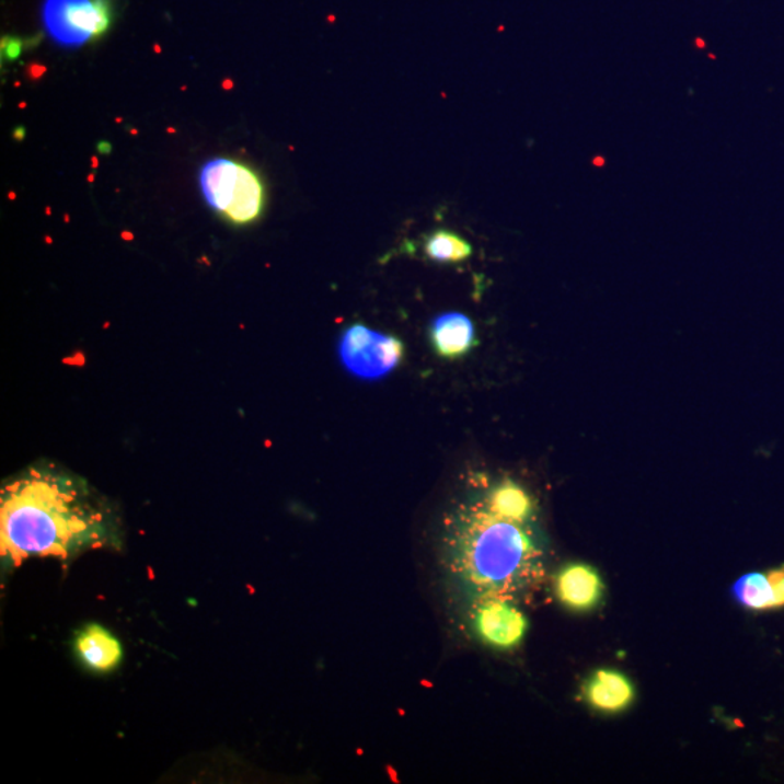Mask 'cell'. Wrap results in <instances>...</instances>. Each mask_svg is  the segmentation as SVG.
Masks as SVG:
<instances>
[{"instance_id": "obj_1", "label": "cell", "mask_w": 784, "mask_h": 784, "mask_svg": "<svg viewBox=\"0 0 784 784\" xmlns=\"http://www.w3.org/2000/svg\"><path fill=\"white\" fill-rule=\"evenodd\" d=\"M104 537L102 516L73 481L31 470L2 489L0 552L21 565L28 558H69Z\"/></svg>"}, {"instance_id": "obj_2", "label": "cell", "mask_w": 784, "mask_h": 784, "mask_svg": "<svg viewBox=\"0 0 784 784\" xmlns=\"http://www.w3.org/2000/svg\"><path fill=\"white\" fill-rule=\"evenodd\" d=\"M523 522L505 518L485 498L468 503L448 529L453 572L481 597H506L533 581L541 551Z\"/></svg>"}, {"instance_id": "obj_3", "label": "cell", "mask_w": 784, "mask_h": 784, "mask_svg": "<svg viewBox=\"0 0 784 784\" xmlns=\"http://www.w3.org/2000/svg\"><path fill=\"white\" fill-rule=\"evenodd\" d=\"M199 186L209 207L231 224H252L265 208V185L261 176L233 159L218 158L205 163Z\"/></svg>"}, {"instance_id": "obj_4", "label": "cell", "mask_w": 784, "mask_h": 784, "mask_svg": "<svg viewBox=\"0 0 784 784\" xmlns=\"http://www.w3.org/2000/svg\"><path fill=\"white\" fill-rule=\"evenodd\" d=\"M338 358L350 376L364 381L389 377L403 362L404 343L399 337L355 323L342 333Z\"/></svg>"}, {"instance_id": "obj_5", "label": "cell", "mask_w": 784, "mask_h": 784, "mask_svg": "<svg viewBox=\"0 0 784 784\" xmlns=\"http://www.w3.org/2000/svg\"><path fill=\"white\" fill-rule=\"evenodd\" d=\"M43 24L53 42L78 48L109 30V0H44Z\"/></svg>"}, {"instance_id": "obj_6", "label": "cell", "mask_w": 784, "mask_h": 784, "mask_svg": "<svg viewBox=\"0 0 784 784\" xmlns=\"http://www.w3.org/2000/svg\"><path fill=\"white\" fill-rule=\"evenodd\" d=\"M476 635L498 649H511L522 643L529 623L524 614L506 597H483L474 618Z\"/></svg>"}, {"instance_id": "obj_7", "label": "cell", "mask_w": 784, "mask_h": 784, "mask_svg": "<svg viewBox=\"0 0 784 784\" xmlns=\"http://www.w3.org/2000/svg\"><path fill=\"white\" fill-rule=\"evenodd\" d=\"M604 586L599 573L590 565L569 564L556 577V595L567 608L587 612L603 597Z\"/></svg>"}, {"instance_id": "obj_8", "label": "cell", "mask_w": 784, "mask_h": 784, "mask_svg": "<svg viewBox=\"0 0 784 784\" xmlns=\"http://www.w3.org/2000/svg\"><path fill=\"white\" fill-rule=\"evenodd\" d=\"M430 342L436 354L445 359H459L475 346V326L465 314L449 311L431 322Z\"/></svg>"}, {"instance_id": "obj_9", "label": "cell", "mask_w": 784, "mask_h": 784, "mask_svg": "<svg viewBox=\"0 0 784 784\" xmlns=\"http://www.w3.org/2000/svg\"><path fill=\"white\" fill-rule=\"evenodd\" d=\"M76 653L93 671L108 672L119 666L123 659V647L119 641L104 626H84L76 635Z\"/></svg>"}, {"instance_id": "obj_10", "label": "cell", "mask_w": 784, "mask_h": 784, "mask_svg": "<svg viewBox=\"0 0 784 784\" xmlns=\"http://www.w3.org/2000/svg\"><path fill=\"white\" fill-rule=\"evenodd\" d=\"M587 702L601 712L625 711L635 699V688L622 672L599 670L587 681L585 688Z\"/></svg>"}, {"instance_id": "obj_11", "label": "cell", "mask_w": 784, "mask_h": 784, "mask_svg": "<svg viewBox=\"0 0 784 784\" xmlns=\"http://www.w3.org/2000/svg\"><path fill=\"white\" fill-rule=\"evenodd\" d=\"M485 501L505 518L529 523L533 516V501L529 494L514 481L505 480L484 494Z\"/></svg>"}, {"instance_id": "obj_12", "label": "cell", "mask_w": 784, "mask_h": 784, "mask_svg": "<svg viewBox=\"0 0 784 784\" xmlns=\"http://www.w3.org/2000/svg\"><path fill=\"white\" fill-rule=\"evenodd\" d=\"M425 253L435 262L458 263L470 260L472 246L452 231L438 230L426 239Z\"/></svg>"}, {"instance_id": "obj_13", "label": "cell", "mask_w": 784, "mask_h": 784, "mask_svg": "<svg viewBox=\"0 0 784 784\" xmlns=\"http://www.w3.org/2000/svg\"><path fill=\"white\" fill-rule=\"evenodd\" d=\"M733 591L735 599L748 609H774L773 591L765 574H747L735 583Z\"/></svg>"}, {"instance_id": "obj_14", "label": "cell", "mask_w": 784, "mask_h": 784, "mask_svg": "<svg viewBox=\"0 0 784 784\" xmlns=\"http://www.w3.org/2000/svg\"><path fill=\"white\" fill-rule=\"evenodd\" d=\"M772 587L774 597V608H783L784 606V568L772 569L765 574Z\"/></svg>"}, {"instance_id": "obj_15", "label": "cell", "mask_w": 784, "mask_h": 784, "mask_svg": "<svg viewBox=\"0 0 784 784\" xmlns=\"http://www.w3.org/2000/svg\"><path fill=\"white\" fill-rule=\"evenodd\" d=\"M25 43L24 39L18 37H7L2 39V60H7L8 64L20 59L22 51H24Z\"/></svg>"}, {"instance_id": "obj_16", "label": "cell", "mask_w": 784, "mask_h": 784, "mask_svg": "<svg viewBox=\"0 0 784 784\" xmlns=\"http://www.w3.org/2000/svg\"><path fill=\"white\" fill-rule=\"evenodd\" d=\"M44 71H46V69H44V67L38 66V65H33L28 69V74L34 76V78H42Z\"/></svg>"}, {"instance_id": "obj_17", "label": "cell", "mask_w": 784, "mask_h": 784, "mask_svg": "<svg viewBox=\"0 0 784 784\" xmlns=\"http://www.w3.org/2000/svg\"><path fill=\"white\" fill-rule=\"evenodd\" d=\"M97 151H100V154H109L111 151H113V146H111L109 142L101 141L100 145H97Z\"/></svg>"}, {"instance_id": "obj_18", "label": "cell", "mask_w": 784, "mask_h": 784, "mask_svg": "<svg viewBox=\"0 0 784 784\" xmlns=\"http://www.w3.org/2000/svg\"><path fill=\"white\" fill-rule=\"evenodd\" d=\"M24 137H25V128L24 127L16 128V130L13 131V138H15V140H20V141L24 140Z\"/></svg>"}]
</instances>
